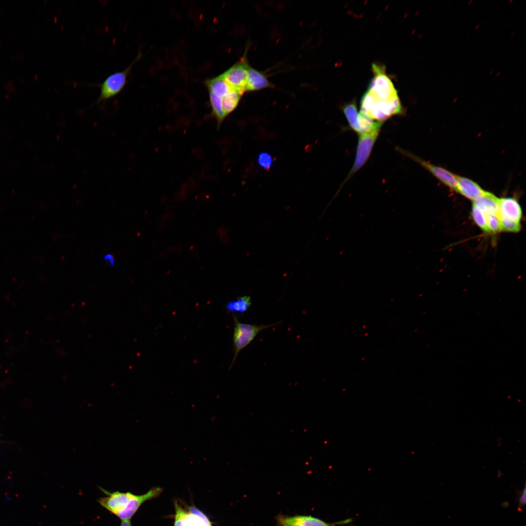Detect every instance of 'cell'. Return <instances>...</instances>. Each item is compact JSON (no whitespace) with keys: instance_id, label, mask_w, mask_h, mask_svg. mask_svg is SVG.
Instances as JSON below:
<instances>
[{"instance_id":"cell-7","label":"cell","mask_w":526,"mask_h":526,"mask_svg":"<svg viewBox=\"0 0 526 526\" xmlns=\"http://www.w3.org/2000/svg\"><path fill=\"white\" fill-rule=\"evenodd\" d=\"M396 149L402 155L420 164L444 185L456 191L457 181L455 174L442 167L432 164L409 151L399 148H397Z\"/></svg>"},{"instance_id":"cell-3","label":"cell","mask_w":526,"mask_h":526,"mask_svg":"<svg viewBox=\"0 0 526 526\" xmlns=\"http://www.w3.org/2000/svg\"><path fill=\"white\" fill-rule=\"evenodd\" d=\"M234 319V332L233 343L234 357L230 365V368L234 364L240 351L248 346L261 331L277 325L281 321L270 325H257L241 322L235 314H232Z\"/></svg>"},{"instance_id":"cell-20","label":"cell","mask_w":526,"mask_h":526,"mask_svg":"<svg viewBox=\"0 0 526 526\" xmlns=\"http://www.w3.org/2000/svg\"><path fill=\"white\" fill-rule=\"evenodd\" d=\"M502 230L511 232H517L521 228L520 223L512 221L503 217L499 218Z\"/></svg>"},{"instance_id":"cell-6","label":"cell","mask_w":526,"mask_h":526,"mask_svg":"<svg viewBox=\"0 0 526 526\" xmlns=\"http://www.w3.org/2000/svg\"><path fill=\"white\" fill-rule=\"evenodd\" d=\"M250 66L245 54L221 75L233 90L243 94L246 92L248 70Z\"/></svg>"},{"instance_id":"cell-9","label":"cell","mask_w":526,"mask_h":526,"mask_svg":"<svg viewBox=\"0 0 526 526\" xmlns=\"http://www.w3.org/2000/svg\"><path fill=\"white\" fill-rule=\"evenodd\" d=\"M276 519L279 526H331V524L312 516L279 514Z\"/></svg>"},{"instance_id":"cell-15","label":"cell","mask_w":526,"mask_h":526,"mask_svg":"<svg viewBox=\"0 0 526 526\" xmlns=\"http://www.w3.org/2000/svg\"><path fill=\"white\" fill-rule=\"evenodd\" d=\"M342 109L350 129L358 134V119L359 113L357 111L356 102L352 101L346 104L343 106Z\"/></svg>"},{"instance_id":"cell-18","label":"cell","mask_w":526,"mask_h":526,"mask_svg":"<svg viewBox=\"0 0 526 526\" xmlns=\"http://www.w3.org/2000/svg\"><path fill=\"white\" fill-rule=\"evenodd\" d=\"M472 216L478 226L484 232L489 233L486 214L475 205H472Z\"/></svg>"},{"instance_id":"cell-2","label":"cell","mask_w":526,"mask_h":526,"mask_svg":"<svg viewBox=\"0 0 526 526\" xmlns=\"http://www.w3.org/2000/svg\"><path fill=\"white\" fill-rule=\"evenodd\" d=\"M383 124L382 122L376 121L370 131L358 135L354 163L342 185L362 168L368 161Z\"/></svg>"},{"instance_id":"cell-13","label":"cell","mask_w":526,"mask_h":526,"mask_svg":"<svg viewBox=\"0 0 526 526\" xmlns=\"http://www.w3.org/2000/svg\"><path fill=\"white\" fill-rule=\"evenodd\" d=\"M273 87L265 74L250 66L248 70L246 92L255 91Z\"/></svg>"},{"instance_id":"cell-12","label":"cell","mask_w":526,"mask_h":526,"mask_svg":"<svg viewBox=\"0 0 526 526\" xmlns=\"http://www.w3.org/2000/svg\"><path fill=\"white\" fill-rule=\"evenodd\" d=\"M499 198L492 193L485 191V193L473 201V203L487 215H494L499 217Z\"/></svg>"},{"instance_id":"cell-4","label":"cell","mask_w":526,"mask_h":526,"mask_svg":"<svg viewBox=\"0 0 526 526\" xmlns=\"http://www.w3.org/2000/svg\"><path fill=\"white\" fill-rule=\"evenodd\" d=\"M141 57V54L139 52L134 61L125 69L110 75L100 84L98 85L100 92L95 103L98 104L105 103L108 100L118 94L123 90L127 84L128 77L132 68Z\"/></svg>"},{"instance_id":"cell-22","label":"cell","mask_w":526,"mask_h":526,"mask_svg":"<svg viewBox=\"0 0 526 526\" xmlns=\"http://www.w3.org/2000/svg\"><path fill=\"white\" fill-rule=\"evenodd\" d=\"M519 506L520 507H523L526 505V488L521 492L519 498Z\"/></svg>"},{"instance_id":"cell-14","label":"cell","mask_w":526,"mask_h":526,"mask_svg":"<svg viewBox=\"0 0 526 526\" xmlns=\"http://www.w3.org/2000/svg\"><path fill=\"white\" fill-rule=\"evenodd\" d=\"M205 83L209 93H211L221 98L234 90L221 75L206 80Z\"/></svg>"},{"instance_id":"cell-25","label":"cell","mask_w":526,"mask_h":526,"mask_svg":"<svg viewBox=\"0 0 526 526\" xmlns=\"http://www.w3.org/2000/svg\"><path fill=\"white\" fill-rule=\"evenodd\" d=\"M479 24H478V25H477V26L476 27L475 29H477V28H478V27H479Z\"/></svg>"},{"instance_id":"cell-10","label":"cell","mask_w":526,"mask_h":526,"mask_svg":"<svg viewBox=\"0 0 526 526\" xmlns=\"http://www.w3.org/2000/svg\"><path fill=\"white\" fill-rule=\"evenodd\" d=\"M499 217L509 220L520 222L522 217V210L518 202L512 197L499 198Z\"/></svg>"},{"instance_id":"cell-24","label":"cell","mask_w":526,"mask_h":526,"mask_svg":"<svg viewBox=\"0 0 526 526\" xmlns=\"http://www.w3.org/2000/svg\"><path fill=\"white\" fill-rule=\"evenodd\" d=\"M120 526H132L130 520H121Z\"/></svg>"},{"instance_id":"cell-23","label":"cell","mask_w":526,"mask_h":526,"mask_svg":"<svg viewBox=\"0 0 526 526\" xmlns=\"http://www.w3.org/2000/svg\"><path fill=\"white\" fill-rule=\"evenodd\" d=\"M105 261L109 262V263L113 265L114 264V259L113 256L111 254H107L104 257Z\"/></svg>"},{"instance_id":"cell-19","label":"cell","mask_w":526,"mask_h":526,"mask_svg":"<svg viewBox=\"0 0 526 526\" xmlns=\"http://www.w3.org/2000/svg\"><path fill=\"white\" fill-rule=\"evenodd\" d=\"M257 162L261 168L265 170H268L273 165V158L269 153L261 152L258 155Z\"/></svg>"},{"instance_id":"cell-1","label":"cell","mask_w":526,"mask_h":526,"mask_svg":"<svg viewBox=\"0 0 526 526\" xmlns=\"http://www.w3.org/2000/svg\"><path fill=\"white\" fill-rule=\"evenodd\" d=\"M372 67L374 75L366 91L371 101L376 104H382L399 98L393 82L386 74L385 67L373 63Z\"/></svg>"},{"instance_id":"cell-27","label":"cell","mask_w":526,"mask_h":526,"mask_svg":"<svg viewBox=\"0 0 526 526\" xmlns=\"http://www.w3.org/2000/svg\"><path fill=\"white\" fill-rule=\"evenodd\" d=\"M1 44V40H0V45Z\"/></svg>"},{"instance_id":"cell-26","label":"cell","mask_w":526,"mask_h":526,"mask_svg":"<svg viewBox=\"0 0 526 526\" xmlns=\"http://www.w3.org/2000/svg\"><path fill=\"white\" fill-rule=\"evenodd\" d=\"M500 73V72L498 73H497V75H496V76H498V75H499Z\"/></svg>"},{"instance_id":"cell-17","label":"cell","mask_w":526,"mask_h":526,"mask_svg":"<svg viewBox=\"0 0 526 526\" xmlns=\"http://www.w3.org/2000/svg\"><path fill=\"white\" fill-rule=\"evenodd\" d=\"M243 94L233 90L222 98V106L226 116L237 107Z\"/></svg>"},{"instance_id":"cell-21","label":"cell","mask_w":526,"mask_h":526,"mask_svg":"<svg viewBox=\"0 0 526 526\" xmlns=\"http://www.w3.org/2000/svg\"><path fill=\"white\" fill-rule=\"evenodd\" d=\"M487 224L489 232L496 233L502 230L499 218L494 215H487Z\"/></svg>"},{"instance_id":"cell-11","label":"cell","mask_w":526,"mask_h":526,"mask_svg":"<svg viewBox=\"0 0 526 526\" xmlns=\"http://www.w3.org/2000/svg\"><path fill=\"white\" fill-rule=\"evenodd\" d=\"M456 192L468 199L473 201L486 191L477 183L468 178L456 175Z\"/></svg>"},{"instance_id":"cell-8","label":"cell","mask_w":526,"mask_h":526,"mask_svg":"<svg viewBox=\"0 0 526 526\" xmlns=\"http://www.w3.org/2000/svg\"><path fill=\"white\" fill-rule=\"evenodd\" d=\"M162 492L160 487H154L142 495L131 493L127 507L117 517L121 520H130L144 502L157 497Z\"/></svg>"},{"instance_id":"cell-5","label":"cell","mask_w":526,"mask_h":526,"mask_svg":"<svg viewBox=\"0 0 526 526\" xmlns=\"http://www.w3.org/2000/svg\"><path fill=\"white\" fill-rule=\"evenodd\" d=\"M174 526H212L207 515L194 506H183L174 502Z\"/></svg>"},{"instance_id":"cell-16","label":"cell","mask_w":526,"mask_h":526,"mask_svg":"<svg viewBox=\"0 0 526 526\" xmlns=\"http://www.w3.org/2000/svg\"><path fill=\"white\" fill-rule=\"evenodd\" d=\"M251 304L249 296H244L237 298L227 302L225 305L226 310L233 314L244 313L247 312Z\"/></svg>"}]
</instances>
